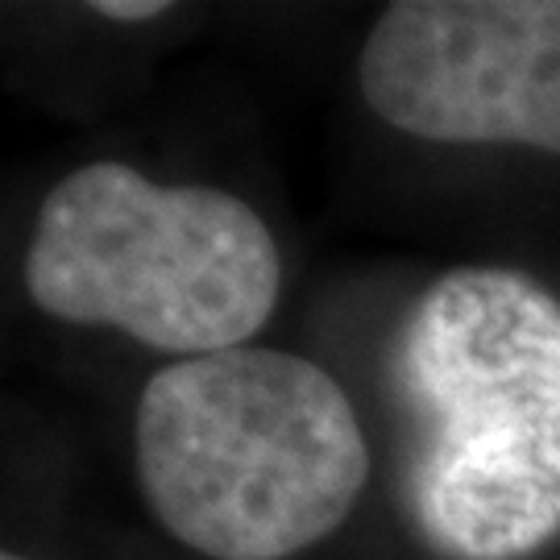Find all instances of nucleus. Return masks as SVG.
<instances>
[{
  "mask_svg": "<svg viewBox=\"0 0 560 560\" xmlns=\"http://www.w3.org/2000/svg\"><path fill=\"white\" fill-rule=\"evenodd\" d=\"M395 378L411 423L407 506L448 560H527L560 536V303L520 270L423 291Z\"/></svg>",
  "mask_w": 560,
  "mask_h": 560,
  "instance_id": "1",
  "label": "nucleus"
},
{
  "mask_svg": "<svg viewBox=\"0 0 560 560\" xmlns=\"http://www.w3.org/2000/svg\"><path fill=\"white\" fill-rule=\"evenodd\" d=\"M138 478L183 548L287 560L349 520L370 481V444L349 395L316 361L229 349L145 382Z\"/></svg>",
  "mask_w": 560,
  "mask_h": 560,
  "instance_id": "2",
  "label": "nucleus"
},
{
  "mask_svg": "<svg viewBox=\"0 0 560 560\" xmlns=\"http://www.w3.org/2000/svg\"><path fill=\"white\" fill-rule=\"evenodd\" d=\"M25 287L62 324L117 328L159 353L208 358L266 324L282 261L270 229L237 196L154 183L101 159L46 196Z\"/></svg>",
  "mask_w": 560,
  "mask_h": 560,
  "instance_id": "3",
  "label": "nucleus"
},
{
  "mask_svg": "<svg viewBox=\"0 0 560 560\" xmlns=\"http://www.w3.org/2000/svg\"><path fill=\"white\" fill-rule=\"evenodd\" d=\"M358 83L399 133L560 159V0H395Z\"/></svg>",
  "mask_w": 560,
  "mask_h": 560,
  "instance_id": "4",
  "label": "nucleus"
},
{
  "mask_svg": "<svg viewBox=\"0 0 560 560\" xmlns=\"http://www.w3.org/2000/svg\"><path fill=\"white\" fill-rule=\"evenodd\" d=\"M92 9L113 21H150V18H159V13H166L162 0H101V4H92Z\"/></svg>",
  "mask_w": 560,
  "mask_h": 560,
  "instance_id": "5",
  "label": "nucleus"
},
{
  "mask_svg": "<svg viewBox=\"0 0 560 560\" xmlns=\"http://www.w3.org/2000/svg\"><path fill=\"white\" fill-rule=\"evenodd\" d=\"M0 560H30V557H18V552H4Z\"/></svg>",
  "mask_w": 560,
  "mask_h": 560,
  "instance_id": "6",
  "label": "nucleus"
}]
</instances>
